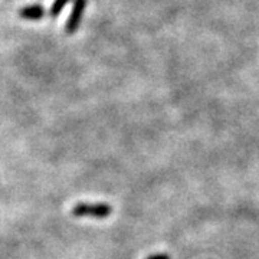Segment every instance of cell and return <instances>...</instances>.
<instances>
[{"label":"cell","mask_w":259,"mask_h":259,"mask_svg":"<svg viewBox=\"0 0 259 259\" xmlns=\"http://www.w3.org/2000/svg\"><path fill=\"white\" fill-rule=\"evenodd\" d=\"M69 2H71V0H55V2L52 3L49 12H48L49 16H51V18H58V16L62 13V10L69 5Z\"/></svg>","instance_id":"obj_4"},{"label":"cell","mask_w":259,"mask_h":259,"mask_svg":"<svg viewBox=\"0 0 259 259\" xmlns=\"http://www.w3.org/2000/svg\"><path fill=\"white\" fill-rule=\"evenodd\" d=\"M146 259H171L167 253H154V255H150Z\"/></svg>","instance_id":"obj_5"},{"label":"cell","mask_w":259,"mask_h":259,"mask_svg":"<svg viewBox=\"0 0 259 259\" xmlns=\"http://www.w3.org/2000/svg\"><path fill=\"white\" fill-rule=\"evenodd\" d=\"M19 16L25 20H42L47 16V10L42 5H30L19 10Z\"/></svg>","instance_id":"obj_3"},{"label":"cell","mask_w":259,"mask_h":259,"mask_svg":"<svg viewBox=\"0 0 259 259\" xmlns=\"http://www.w3.org/2000/svg\"><path fill=\"white\" fill-rule=\"evenodd\" d=\"M87 5H88V0H74L71 15H69V18L66 20V25H65V32L68 35H72V33H75L79 29Z\"/></svg>","instance_id":"obj_2"},{"label":"cell","mask_w":259,"mask_h":259,"mask_svg":"<svg viewBox=\"0 0 259 259\" xmlns=\"http://www.w3.org/2000/svg\"><path fill=\"white\" fill-rule=\"evenodd\" d=\"M71 213L75 218L105 219L112 213V207L107 203H78L72 207Z\"/></svg>","instance_id":"obj_1"}]
</instances>
